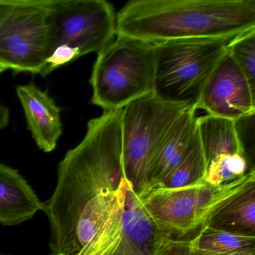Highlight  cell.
Segmentation results:
<instances>
[{
    "mask_svg": "<svg viewBox=\"0 0 255 255\" xmlns=\"http://www.w3.org/2000/svg\"><path fill=\"white\" fill-rule=\"evenodd\" d=\"M122 110L89 121L86 135L58 166L51 198L43 203L53 255H97L116 212L125 178Z\"/></svg>",
    "mask_w": 255,
    "mask_h": 255,
    "instance_id": "obj_1",
    "label": "cell"
},
{
    "mask_svg": "<svg viewBox=\"0 0 255 255\" xmlns=\"http://www.w3.org/2000/svg\"><path fill=\"white\" fill-rule=\"evenodd\" d=\"M255 29V0H133L116 14V35L156 44L232 39Z\"/></svg>",
    "mask_w": 255,
    "mask_h": 255,
    "instance_id": "obj_2",
    "label": "cell"
},
{
    "mask_svg": "<svg viewBox=\"0 0 255 255\" xmlns=\"http://www.w3.org/2000/svg\"><path fill=\"white\" fill-rule=\"evenodd\" d=\"M48 55L40 75L91 53H100L116 36V13L105 0H50Z\"/></svg>",
    "mask_w": 255,
    "mask_h": 255,
    "instance_id": "obj_3",
    "label": "cell"
},
{
    "mask_svg": "<svg viewBox=\"0 0 255 255\" xmlns=\"http://www.w3.org/2000/svg\"><path fill=\"white\" fill-rule=\"evenodd\" d=\"M154 74V44L116 35L94 64L91 103L104 112L122 110L153 92Z\"/></svg>",
    "mask_w": 255,
    "mask_h": 255,
    "instance_id": "obj_4",
    "label": "cell"
},
{
    "mask_svg": "<svg viewBox=\"0 0 255 255\" xmlns=\"http://www.w3.org/2000/svg\"><path fill=\"white\" fill-rule=\"evenodd\" d=\"M231 40L189 38L154 44L153 93L165 102L196 109L203 89L228 51Z\"/></svg>",
    "mask_w": 255,
    "mask_h": 255,
    "instance_id": "obj_5",
    "label": "cell"
},
{
    "mask_svg": "<svg viewBox=\"0 0 255 255\" xmlns=\"http://www.w3.org/2000/svg\"><path fill=\"white\" fill-rule=\"evenodd\" d=\"M255 182L253 168L222 186H212L203 179L183 187L152 188L138 198L158 229L173 238L182 237L205 226L219 207Z\"/></svg>",
    "mask_w": 255,
    "mask_h": 255,
    "instance_id": "obj_6",
    "label": "cell"
},
{
    "mask_svg": "<svg viewBox=\"0 0 255 255\" xmlns=\"http://www.w3.org/2000/svg\"><path fill=\"white\" fill-rule=\"evenodd\" d=\"M189 108L149 94L122 109V153L125 177L137 196L147 187L156 153L177 119Z\"/></svg>",
    "mask_w": 255,
    "mask_h": 255,
    "instance_id": "obj_7",
    "label": "cell"
},
{
    "mask_svg": "<svg viewBox=\"0 0 255 255\" xmlns=\"http://www.w3.org/2000/svg\"><path fill=\"white\" fill-rule=\"evenodd\" d=\"M50 0H16L0 23V65L40 74L50 48Z\"/></svg>",
    "mask_w": 255,
    "mask_h": 255,
    "instance_id": "obj_8",
    "label": "cell"
},
{
    "mask_svg": "<svg viewBox=\"0 0 255 255\" xmlns=\"http://www.w3.org/2000/svg\"><path fill=\"white\" fill-rule=\"evenodd\" d=\"M196 109L231 121L255 114V90L228 51L207 80Z\"/></svg>",
    "mask_w": 255,
    "mask_h": 255,
    "instance_id": "obj_9",
    "label": "cell"
},
{
    "mask_svg": "<svg viewBox=\"0 0 255 255\" xmlns=\"http://www.w3.org/2000/svg\"><path fill=\"white\" fill-rule=\"evenodd\" d=\"M174 238L158 229L130 182L125 191L120 242L110 255H166Z\"/></svg>",
    "mask_w": 255,
    "mask_h": 255,
    "instance_id": "obj_10",
    "label": "cell"
},
{
    "mask_svg": "<svg viewBox=\"0 0 255 255\" xmlns=\"http://www.w3.org/2000/svg\"><path fill=\"white\" fill-rule=\"evenodd\" d=\"M16 92L35 144L46 153L53 151L62 135L60 107L33 83L17 86Z\"/></svg>",
    "mask_w": 255,
    "mask_h": 255,
    "instance_id": "obj_11",
    "label": "cell"
},
{
    "mask_svg": "<svg viewBox=\"0 0 255 255\" xmlns=\"http://www.w3.org/2000/svg\"><path fill=\"white\" fill-rule=\"evenodd\" d=\"M43 210V203L17 169L0 164V224L17 225Z\"/></svg>",
    "mask_w": 255,
    "mask_h": 255,
    "instance_id": "obj_12",
    "label": "cell"
},
{
    "mask_svg": "<svg viewBox=\"0 0 255 255\" xmlns=\"http://www.w3.org/2000/svg\"><path fill=\"white\" fill-rule=\"evenodd\" d=\"M196 112L193 107L186 110L168 131L150 167L145 192L160 186L183 157L197 131Z\"/></svg>",
    "mask_w": 255,
    "mask_h": 255,
    "instance_id": "obj_13",
    "label": "cell"
},
{
    "mask_svg": "<svg viewBox=\"0 0 255 255\" xmlns=\"http://www.w3.org/2000/svg\"><path fill=\"white\" fill-rule=\"evenodd\" d=\"M207 225L234 234L255 236V182L219 207Z\"/></svg>",
    "mask_w": 255,
    "mask_h": 255,
    "instance_id": "obj_14",
    "label": "cell"
},
{
    "mask_svg": "<svg viewBox=\"0 0 255 255\" xmlns=\"http://www.w3.org/2000/svg\"><path fill=\"white\" fill-rule=\"evenodd\" d=\"M197 129L207 163L222 154L245 156L234 121L207 114L197 119Z\"/></svg>",
    "mask_w": 255,
    "mask_h": 255,
    "instance_id": "obj_15",
    "label": "cell"
},
{
    "mask_svg": "<svg viewBox=\"0 0 255 255\" xmlns=\"http://www.w3.org/2000/svg\"><path fill=\"white\" fill-rule=\"evenodd\" d=\"M183 246L195 250L227 255L255 254V236L234 234L206 225L194 237L180 240Z\"/></svg>",
    "mask_w": 255,
    "mask_h": 255,
    "instance_id": "obj_16",
    "label": "cell"
},
{
    "mask_svg": "<svg viewBox=\"0 0 255 255\" xmlns=\"http://www.w3.org/2000/svg\"><path fill=\"white\" fill-rule=\"evenodd\" d=\"M207 165L197 129L183 157L159 186L178 188L193 184L204 178Z\"/></svg>",
    "mask_w": 255,
    "mask_h": 255,
    "instance_id": "obj_17",
    "label": "cell"
},
{
    "mask_svg": "<svg viewBox=\"0 0 255 255\" xmlns=\"http://www.w3.org/2000/svg\"><path fill=\"white\" fill-rule=\"evenodd\" d=\"M251 169L249 159L242 154H222L209 162L204 180L219 186L243 177Z\"/></svg>",
    "mask_w": 255,
    "mask_h": 255,
    "instance_id": "obj_18",
    "label": "cell"
},
{
    "mask_svg": "<svg viewBox=\"0 0 255 255\" xmlns=\"http://www.w3.org/2000/svg\"><path fill=\"white\" fill-rule=\"evenodd\" d=\"M228 51L255 90V29L231 39Z\"/></svg>",
    "mask_w": 255,
    "mask_h": 255,
    "instance_id": "obj_19",
    "label": "cell"
},
{
    "mask_svg": "<svg viewBox=\"0 0 255 255\" xmlns=\"http://www.w3.org/2000/svg\"><path fill=\"white\" fill-rule=\"evenodd\" d=\"M166 255H227L221 254L212 253V252H203V251L195 250L183 246L178 239H174L172 246L169 252ZM246 255H255V254Z\"/></svg>",
    "mask_w": 255,
    "mask_h": 255,
    "instance_id": "obj_20",
    "label": "cell"
},
{
    "mask_svg": "<svg viewBox=\"0 0 255 255\" xmlns=\"http://www.w3.org/2000/svg\"><path fill=\"white\" fill-rule=\"evenodd\" d=\"M15 2L16 0H0V23L9 13Z\"/></svg>",
    "mask_w": 255,
    "mask_h": 255,
    "instance_id": "obj_21",
    "label": "cell"
},
{
    "mask_svg": "<svg viewBox=\"0 0 255 255\" xmlns=\"http://www.w3.org/2000/svg\"><path fill=\"white\" fill-rule=\"evenodd\" d=\"M9 110L2 104H0V130L5 129L9 122Z\"/></svg>",
    "mask_w": 255,
    "mask_h": 255,
    "instance_id": "obj_22",
    "label": "cell"
},
{
    "mask_svg": "<svg viewBox=\"0 0 255 255\" xmlns=\"http://www.w3.org/2000/svg\"><path fill=\"white\" fill-rule=\"evenodd\" d=\"M5 71H6V69L4 67H2V65H0V74H2Z\"/></svg>",
    "mask_w": 255,
    "mask_h": 255,
    "instance_id": "obj_23",
    "label": "cell"
},
{
    "mask_svg": "<svg viewBox=\"0 0 255 255\" xmlns=\"http://www.w3.org/2000/svg\"></svg>",
    "mask_w": 255,
    "mask_h": 255,
    "instance_id": "obj_24",
    "label": "cell"
}]
</instances>
